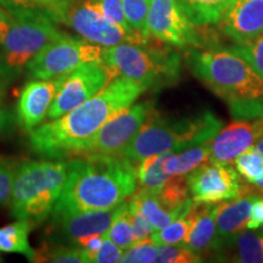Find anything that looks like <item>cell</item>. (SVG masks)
<instances>
[{
  "instance_id": "39",
  "label": "cell",
  "mask_w": 263,
  "mask_h": 263,
  "mask_svg": "<svg viewBox=\"0 0 263 263\" xmlns=\"http://www.w3.org/2000/svg\"><path fill=\"white\" fill-rule=\"evenodd\" d=\"M123 249L115 244L111 239H108L105 234V239L101 248L98 250L97 254L94 255L93 262L95 263H115L121 262L122 258Z\"/></svg>"
},
{
  "instance_id": "32",
  "label": "cell",
  "mask_w": 263,
  "mask_h": 263,
  "mask_svg": "<svg viewBox=\"0 0 263 263\" xmlns=\"http://www.w3.org/2000/svg\"><path fill=\"white\" fill-rule=\"evenodd\" d=\"M230 114L235 120H259L263 118V97L240 98L227 101Z\"/></svg>"
},
{
  "instance_id": "8",
  "label": "cell",
  "mask_w": 263,
  "mask_h": 263,
  "mask_svg": "<svg viewBox=\"0 0 263 263\" xmlns=\"http://www.w3.org/2000/svg\"><path fill=\"white\" fill-rule=\"evenodd\" d=\"M42 8L55 22L68 26L85 41L101 47H111L123 42L145 43L149 39L124 31L114 24L93 0H59Z\"/></svg>"
},
{
  "instance_id": "13",
  "label": "cell",
  "mask_w": 263,
  "mask_h": 263,
  "mask_svg": "<svg viewBox=\"0 0 263 263\" xmlns=\"http://www.w3.org/2000/svg\"><path fill=\"white\" fill-rule=\"evenodd\" d=\"M194 202L221 203L242 194L239 176L228 163H203L186 176Z\"/></svg>"
},
{
  "instance_id": "17",
  "label": "cell",
  "mask_w": 263,
  "mask_h": 263,
  "mask_svg": "<svg viewBox=\"0 0 263 263\" xmlns=\"http://www.w3.org/2000/svg\"><path fill=\"white\" fill-rule=\"evenodd\" d=\"M219 28L236 44H245L263 34V0H236Z\"/></svg>"
},
{
  "instance_id": "36",
  "label": "cell",
  "mask_w": 263,
  "mask_h": 263,
  "mask_svg": "<svg viewBox=\"0 0 263 263\" xmlns=\"http://www.w3.org/2000/svg\"><path fill=\"white\" fill-rule=\"evenodd\" d=\"M93 2L97 4L98 8L101 10V12H103L110 21H112L114 24L122 27L124 31L133 33V34H139V33L134 32L133 29L129 27V25H128L126 15H124L122 0H93Z\"/></svg>"
},
{
  "instance_id": "27",
  "label": "cell",
  "mask_w": 263,
  "mask_h": 263,
  "mask_svg": "<svg viewBox=\"0 0 263 263\" xmlns=\"http://www.w3.org/2000/svg\"><path fill=\"white\" fill-rule=\"evenodd\" d=\"M161 202L170 210H179L189 201L186 176H173L156 193Z\"/></svg>"
},
{
  "instance_id": "41",
  "label": "cell",
  "mask_w": 263,
  "mask_h": 263,
  "mask_svg": "<svg viewBox=\"0 0 263 263\" xmlns=\"http://www.w3.org/2000/svg\"><path fill=\"white\" fill-rule=\"evenodd\" d=\"M10 27H11V18L6 10L0 5V48L4 44L6 35L10 31Z\"/></svg>"
},
{
  "instance_id": "23",
  "label": "cell",
  "mask_w": 263,
  "mask_h": 263,
  "mask_svg": "<svg viewBox=\"0 0 263 263\" xmlns=\"http://www.w3.org/2000/svg\"><path fill=\"white\" fill-rule=\"evenodd\" d=\"M32 224L25 219H17L0 228V251L21 254L32 261L35 251L28 241Z\"/></svg>"
},
{
  "instance_id": "22",
  "label": "cell",
  "mask_w": 263,
  "mask_h": 263,
  "mask_svg": "<svg viewBox=\"0 0 263 263\" xmlns=\"http://www.w3.org/2000/svg\"><path fill=\"white\" fill-rule=\"evenodd\" d=\"M211 141L186 147L182 151H168L166 170L171 177L186 176L210 159Z\"/></svg>"
},
{
  "instance_id": "20",
  "label": "cell",
  "mask_w": 263,
  "mask_h": 263,
  "mask_svg": "<svg viewBox=\"0 0 263 263\" xmlns=\"http://www.w3.org/2000/svg\"><path fill=\"white\" fill-rule=\"evenodd\" d=\"M130 202L137 206L147 222L153 226L154 230H159L168 226L174 219L179 218L189 212L193 200H189L186 205L179 210H170L161 202L156 193L147 192L145 189L136 190L132 194Z\"/></svg>"
},
{
  "instance_id": "5",
  "label": "cell",
  "mask_w": 263,
  "mask_h": 263,
  "mask_svg": "<svg viewBox=\"0 0 263 263\" xmlns=\"http://www.w3.org/2000/svg\"><path fill=\"white\" fill-rule=\"evenodd\" d=\"M70 162L29 161L16 171L11 197V216L39 224L51 215L64 189Z\"/></svg>"
},
{
  "instance_id": "15",
  "label": "cell",
  "mask_w": 263,
  "mask_h": 263,
  "mask_svg": "<svg viewBox=\"0 0 263 263\" xmlns=\"http://www.w3.org/2000/svg\"><path fill=\"white\" fill-rule=\"evenodd\" d=\"M128 206L122 202L114 209L101 211H83L73 213H59L52 215V221L62 238L76 242L78 240L95 234H105L115 219Z\"/></svg>"
},
{
  "instance_id": "7",
  "label": "cell",
  "mask_w": 263,
  "mask_h": 263,
  "mask_svg": "<svg viewBox=\"0 0 263 263\" xmlns=\"http://www.w3.org/2000/svg\"><path fill=\"white\" fill-rule=\"evenodd\" d=\"M103 62L116 76L143 85L145 89L176 82L179 77V55L168 48L145 43L123 42L103 48Z\"/></svg>"
},
{
  "instance_id": "16",
  "label": "cell",
  "mask_w": 263,
  "mask_h": 263,
  "mask_svg": "<svg viewBox=\"0 0 263 263\" xmlns=\"http://www.w3.org/2000/svg\"><path fill=\"white\" fill-rule=\"evenodd\" d=\"M60 80L58 76L50 80L31 81L25 85L17 105V120L26 130L38 127L48 117Z\"/></svg>"
},
{
  "instance_id": "28",
  "label": "cell",
  "mask_w": 263,
  "mask_h": 263,
  "mask_svg": "<svg viewBox=\"0 0 263 263\" xmlns=\"http://www.w3.org/2000/svg\"><path fill=\"white\" fill-rule=\"evenodd\" d=\"M234 162L236 172L248 183L255 184L263 177V156L252 147L236 157Z\"/></svg>"
},
{
  "instance_id": "38",
  "label": "cell",
  "mask_w": 263,
  "mask_h": 263,
  "mask_svg": "<svg viewBox=\"0 0 263 263\" xmlns=\"http://www.w3.org/2000/svg\"><path fill=\"white\" fill-rule=\"evenodd\" d=\"M128 217H129L132 228H133L136 242L150 238L153 232H155L153 226L147 222L145 217L141 215V212L137 209V206L130 201L128 202Z\"/></svg>"
},
{
  "instance_id": "46",
  "label": "cell",
  "mask_w": 263,
  "mask_h": 263,
  "mask_svg": "<svg viewBox=\"0 0 263 263\" xmlns=\"http://www.w3.org/2000/svg\"><path fill=\"white\" fill-rule=\"evenodd\" d=\"M252 185H255V190H256V192H258V193H263V177H262L261 179L258 180L257 183L252 184Z\"/></svg>"
},
{
  "instance_id": "11",
  "label": "cell",
  "mask_w": 263,
  "mask_h": 263,
  "mask_svg": "<svg viewBox=\"0 0 263 263\" xmlns=\"http://www.w3.org/2000/svg\"><path fill=\"white\" fill-rule=\"evenodd\" d=\"M153 110V104L150 101L130 105L129 107L124 108L107 121L81 147L77 156L89 154L120 155L145 123Z\"/></svg>"
},
{
  "instance_id": "10",
  "label": "cell",
  "mask_w": 263,
  "mask_h": 263,
  "mask_svg": "<svg viewBox=\"0 0 263 263\" xmlns=\"http://www.w3.org/2000/svg\"><path fill=\"white\" fill-rule=\"evenodd\" d=\"M117 77L104 62H88L76 70L60 76V85L49 110L48 118L54 120L70 112L89 100Z\"/></svg>"
},
{
  "instance_id": "21",
  "label": "cell",
  "mask_w": 263,
  "mask_h": 263,
  "mask_svg": "<svg viewBox=\"0 0 263 263\" xmlns=\"http://www.w3.org/2000/svg\"><path fill=\"white\" fill-rule=\"evenodd\" d=\"M190 21L197 27L218 25L236 0H179Z\"/></svg>"
},
{
  "instance_id": "35",
  "label": "cell",
  "mask_w": 263,
  "mask_h": 263,
  "mask_svg": "<svg viewBox=\"0 0 263 263\" xmlns=\"http://www.w3.org/2000/svg\"><path fill=\"white\" fill-rule=\"evenodd\" d=\"M156 262L194 263L201 262V256L194 254L184 245H157Z\"/></svg>"
},
{
  "instance_id": "14",
  "label": "cell",
  "mask_w": 263,
  "mask_h": 263,
  "mask_svg": "<svg viewBox=\"0 0 263 263\" xmlns=\"http://www.w3.org/2000/svg\"><path fill=\"white\" fill-rule=\"evenodd\" d=\"M263 133V118L238 120L218 132L211 140L209 162H234L236 157L251 149Z\"/></svg>"
},
{
  "instance_id": "2",
  "label": "cell",
  "mask_w": 263,
  "mask_h": 263,
  "mask_svg": "<svg viewBox=\"0 0 263 263\" xmlns=\"http://www.w3.org/2000/svg\"><path fill=\"white\" fill-rule=\"evenodd\" d=\"M137 164L121 155L74 156L51 215L114 209L137 190Z\"/></svg>"
},
{
  "instance_id": "29",
  "label": "cell",
  "mask_w": 263,
  "mask_h": 263,
  "mask_svg": "<svg viewBox=\"0 0 263 263\" xmlns=\"http://www.w3.org/2000/svg\"><path fill=\"white\" fill-rule=\"evenodd\" d=\"M32 262H54V263H83V251L78 246H55L44 248L35 252Z\"/></svg>"
},
{
  "instance_id": "6",
  "label": "cell",
  "mask_w": 263,
  "mask_h": 263,
  "mask_svg": "<svg viewBox=\"0 0 263 263\" xmlns=\"http://www.w3.org/2000/svg\"><path fill=\"white\" fill-rule=\"evenodd\" d=\"M186 64L194 76L227 101L263 97V78L232 49L192 50Z\"/></svg>"
},
{
  "instance_id": "9",
  "label": "cell",
  "mask_w": 263,
  "mask_h": 263,
  "mask_svg": "<svg viewBox=\"0 0 263 263\" xmlns=\"http://www.w3.org/2000/svg\"><path fill=\"white\" fill-rule=\"evenodd\" d=\"M103 48L83 38L64 34L45 45L28 62L26 70L34 80H50L88 62L103 61Z\"/></svg>"
},
{
  "instance_id": "25",
  "label": "cell",
  "mask_w": 263,
  "mask_h": 263,
  "mask_svg": "<svg viewBox=\"0 0 263 263\" xmlns=\"http://www.w3.org/2000/svg\"><path fill=\"white\" fill-rule=\"evenodd\" d=\"M236 254L233 259L241 263H263V230L244 232L235 239Z\"/></svg>"
},
{
  "instance_id": "43",
  "label": "cell",
  "mask_w": 263,
  "mask_h": 263,
  "mask_svg": "<svg viewBox=\"0 0 263 263\" xmlns=\"http://www.w3.org/2000/svg\"><path fill=\"white\" fill-rule=\"evenodd\" d=\"M18 3H24V4H31V5H38V6H47L52 3L59 2V0H16Z\"/></svg>"
},
{
  "instance_id": "30",
  "label": "cell",
  "mask_w": 263,
  "mask_h": 263,
  "mask_svg": "<svg viewBox=\"0 0 263 263\" xmlns=\"http://www.w3.org/2000/svg\"><path fill=\"white\" fill-rule=\"evenodd\" d=\"M150 0H122L124 15L134 32L139 33L144 37L149 38L146 34V17L149 11Z\"/></svg>"
},
{
  "instance_id": "45",
  "label": "cell",
  "mask_w": 263,
  "mask_h": 263,
  "mask_svg": "<svg viewBox=\"0 0 263 263\" xmlns=\"http://www.w3.org/2000/svg\"><path fill=\"white\" fill-rule=\"evenodd\" d=\"M5 83L6 82L3 80V78H0V101L3 100V98H4V94H5Z\"/></svg>"
},
{
  "instance_id": "40",
  "label": "cell",
  "mask_w": 263,
  "mask_h": 263,
  "mask_svg": "<svg viewBox=\"0 0 263 263\" xmlns=\"http://www.w3.org/2000/svg\"><path fill=\"white\" fill-rule=\"evenodd\" d=\"M263 227V196H257L252 203L249 221L246 223L248 229H259Z\"/></svg>"
},
{
  "instance_id": "3",
  "label": "cell",
  "mask_w": 263,
  "mask_h": 263,
  "mask_svg": "<svg viewBox=\"0 0 263 263\" xmlns=\"http://www.w3.org/2000/svg\"><path fill=\"white\" fill-rule=\"evenodd\" d=\"M221 129L222 121L212 112H202L193 117L170 118L153 110L145 123L120 155L138 164L149 156L167 151L177 153L211 141Z\"/></svg>"
},
{
  "instance_id": "33",
  "label": "cell",
  "mask_w": 263,
  "mask_h": 263,
  "mask_svg": "<svg viewBox=\"0 0 263 263\" xmlns=\"http://www.w3.org/2000/svg\"><path fill=\"white\" fill-rule=\"evenodd\" d=\"M229 49L244 58L256 73L263 78V34L245 44H238Z\"/></svg>"
},
{
  "instance_id": "34",
  "label": "cell",
  "mask_w": 263,
  "mask_h": 263,
  "mask_svg": "<svg viewBox=\"0 0 263 263\" xmlns=\"http://www.w3.org/2000/svg\"><path fill=\"white\" fill-rule=\"evenodd\" d=\"M157 245L147 238L134 242L122 254L121 262L123 263H151L156 262Z\"/></svg>"
},
{
  "instance_id": "24",
  "label": "cell",
  "mask_w": 263,
  "mask_h": 263,
  "mask_svg": "<svg viewBox=\"0 0 263 263\" xmlns=\"http://www.w3.org/2000/svg\"><path fill=\"white\" fill-rule=\"evenodd\" d=\"M167 155L168 151L146 157L137 164V180L140 189L157 193L171 178L166 170Z\"/></svg>"
},
{
  "instance_id": "12",
  "label": "cell",
  "mask_w": 263,
  "mask_h": 263,
  "mask_svg": "<svg viewBox=\"0 0 263 263\" xmlns=\"http://www.w3.org/2000/svg\"><path fill=\"white\" fill-rule=\"evenodd\" d=\"M179 0H150L146 17L149 38L178 48L201 45L200 34Z\"/></svg>"
},
{
  "instance_id": "26",
  "label": "cell",
  "mask_w": 263,
  "mask_h": 263,
  "mask_svg": "<svg viewBox=\"0 0 263 263\" xmlns=\"http://www.w3.org/2000/svg\"><path fill=\"white\" fill-rule=\"evenodd\" d=\"M193 205V203H192ZM190 211V210H189ZM193 224V217L188 212L162 229L155 230L150 235L156 245H183Z\"/></svg>"
},
{
  "instance_id": "42",
  "label": "cell",
  "mask_w": 263,
  "mask_h": 263,
  "mask_svg": "<svg viewBox=\"0 0 263 263\" xmlns=\"http://www.w3.org/2000/svg\"><path fill=\"white\" fill-rule=\"evenodd\" d=\"M15 122V115L8 108H0V134L8 130Z\"/></svg>"
},
{
  "instance_id": "4",
  "label": "cell",
  "mask_w": 263,
  "mask_h": 263,
  "mask_svg": "<svg viewBox=\"0 0 263 263\" xmlns=\"http://www.w3.org/2000/svg\"><path fill=\"white\" fill-rule=\"evenodd\" d=\"M11 18V27L0 51V78L14 81L45 45L60 38L57 22L44 9L16 0H0Z\"/></svg>"
},
{
  "instance_id": "1",
  "label": "cell",
  "mask_w": 263,
  "mask_h": 263,
  "mask_svg": "<svg viewBox=\"0 0 263 263\" xmlns=\"http://www.w3.org/2000/svg\"><path fill=\"white\" fill-rule=\"evenodd\" d=\"M145 90L143 85L117 76L70 112L29 130V145L38 155L50 160L77 156L81 147L107 121L133 105Z\"/></svg>"
},
{
  "instance_id": "18",
  "label": "cell",
  "mask_w": 263,
  "mask_h": 263,
  "mask_svg": "<svg viewBox=\"0 0 263 263\" xmlns=\"http://www.w3.org/2000/svg\"><path fill=\"white\" fill-rule=\"evenodd\" d=\"M258 195L241 194L236 200L217 205L216 235L211 251H223L234 244L236 236L244 230L249 221L251 206Z\"/></svg>"
},
{
  "instance_id": "19",
  "label": "cell",
  "mask_w": 263,
  "mask_h": 263,
  "mask_svg": "<svg viewBox=\"0 0 263 263\" xmlns=\"http://www.w3.org/2000/svg\"><path fill=\"white\" fill-rule=\"evenodd\" d=\"M216 203L194 202L190 207L193 224L183 245L194 254L201 256L211 250L216 235Z\"/></svg>"
},
{
  "instance_id": "37",
  "label": "cell",
  "mask_w": 263,
  "mask_h": 263,
  "mask_svg": "<svg viewBox=\"0 0 263 263\" xmlns=\"http://www.w3.org/2000/svg\"><path fill=\"white\" fill-rule=\"evenodd\" d=\"M16 171L17 167L14 162L0 157V206L5 205L11 197Z\"/></svg>"
},
{
  "instance_id": "31",
  "label": "cell",
  "mask_w": 263,
  "mask_h": 263,
  "mask_svg": "<svg viewBox=\"0 0 263 263\" xmlns=\"http://www.w3.org/2000/svg\"><path fill=\"white\" fill-rule=\"evenodd\" d=\"M106 236L123 250L128 249L136 242L133 228H132L129 217H128V206L110 226L106 232Z\"/></svg>"
},
{
  "instance_id": "44",
  "label": "cell",
  "mask_w": 263,
  "mask_h": 263,
  "mask_svg": "<svg viewBox=\"0 0 263 263\" xmlns=\"http://www.w3.org/2000/svg\"><path fill=\"white\" fill-rule=\"evenodd\" d=\"M252 149L255 151H257L259 155L263 156V133L261 134V137L258 138L257 141H256V144L254 146H252Z\"/></svg>"
}]
</instances>
